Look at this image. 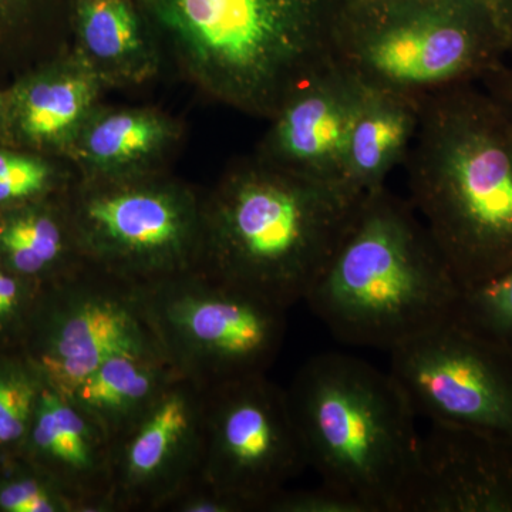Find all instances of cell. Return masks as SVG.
<instances>
[{
    "instance_id": "obj_24",
    "label": "cell",
    "mask_w": 512,
    "mask_h": 512,
    "mask_svg": "<svg viewBox=\"0 0 512 512\" xmlns=\"http://www.w3.org/2000/svg\"><path fill=\"white\" fill-rule=\"evenodd\" d=\"M456 318L512 349V266L464 289Z\"/></svg>"
},
{
    "instance_id": "obj_11",
    "label": "cell",
    "mask_w": 512,
    "mask_h": 512,
    "mask_svg": "<svg viewBox=\"0 0 512 512\" xmlns=\"http://www.w3.org/2000/svg\"><path fill=\"white\" fill-rule=\"evenodd\" d=\"M389 353V373L417 416L512 437V349L453 318Z\"/></svg>"
},
{
    "instance_id": "obj_25",
    "label": "cell",
    "mask_w": 512,
    "mask_h": 512,
    "mask_svg": "<svg viewBox=\"0 0 512 512\" xmlns=\"http://www.w3.org/2000/svg\"><path fill=\"white\" fill-rule=\"evenodd\" d=\"M0 511L79 512L72 500L36 467L0 481Z\"/></svg>"
},
{
    "instance_id": "obj_9",
    "label": "cell",
    "mask_w": 512,
    "mask_h": 512,
    "mask_svg": "<svg viewBox=\"0 0 512 512\" xmlns=\"http://www.w3.org/2000/svg\"><path fill=\"white\" fill-rule=\"evenodd\" d=\"M33 325L26 357L46 386L64 396L111 357H165L143 286L89 264L43 286Z\"/></svg>"
},
{
    "instance_id": "obj_33",
    "label": "cell",
    "mask_w": 512,
    "mask_h": 512,
    "mask_svg": "<svg viewBox=\"0 0 512 512\" xmlns=\"http://www.w3.org/2000/svg\"><path fill=\"white\" fill-rule=\"evenodd\" d=\"M348 2H349V8L343 10L342 15H345V13H348V12H352V10L362 8V6L369 5V3L376 2V0H348ZM342 15H340V16H342ZM340 16H339V18H340Z\"/></svg>"
},
{
    "instance_id": "obj_17",
    "label": "cell",
    "mask_w": 512,
    "mask_h": 512,
    "mask_svg": "<svg viewBox=\"0 0 512 512\" xmlns=\"http://www.w3.org/2000/svg\"><path fill=\"white\" fill-rule=\"evenodd\" d=\"M184 128L154 107L100 104L77 134L67 160L83 180H121L165 171Z\"/></svg>"
},
{
    "instance_id": "obj_4",
    "label": "cell",
    "mask_w": 512,
    "mask_h": 512,
    "mask_svg": "<svg viewBox=\"0 0 512 512\" xmlns=\"http://www.w3.org/2000/svg\"><path fill=\"white\" fill-rule=\"evenodd\" d=\"M463 288L412 202L365 195L306 305L339 342L393 350L456 318Z\"/></svg>"
},
{
    "instance_id": "obj_6",
    "label": "cell",
    "mask_w": 512,
    "mask_h": 512,
    "mask_svg": "<svg viewBox=\"0 0 512 512\" xmlns=\"http://www.w3.org/2000/svg\"><path fill=\"white\" fill-rule=\"evenodd\" d=\"M507 55L490 0H376L340 16L333 39L363 86L414 97L478 83Z\"/></svg>"
},
{
    "instance_id": "obj_8",
    "label": "cell",
    "mask_w": 512,
    "mask_h": 512,
    "mask_svg": "<svg viewBox=\"0 0 512 512\" xmlns=\"http://www.w3.org/2000/svg\"><path fill=\"white\" fill-rule=\"evenodd\" d=\"M143 289L165 359L204 389L264 375L284 345L288 309L202 271Z\"/></svg>"
},
{
    "instance_id": "obj_26",
    "label": "cell",
    "mask_w": 512,
    "mask_h": 512,
    "mask_svg": "<svg viewBox=\"0 0 512 512\" xmlns=\"http://www.w3.org/2000/svg\"><path fill=\"white\" fill-rule=\"evenodd\" d=\"M266 512H370L363 501L345 491L322 483L316 488H282L262 507Z\"/></svg>"
},
{
    "instance_id": "obj_20",
    "label": "cell",
    "mask_w": 512,
    "mask_h": 512,
    "mask_svg": "<svg viewBox=\"0 0 512 512\" xmlns=\"http://www.w3.org/2000/svg\"><path fill=\"white\" fill-rule=\"evenodd\" d=\"M63 197L0 211L3 268L46 286L86 265Z\"/></svg>"
},
{
    "instance_id": "obj_12",
    "label": "cell",
    "mask_w": 512,
    "mask_h": 512,
    "mask_svg": "<svg viewBox=\"0 0 512 512\" xmlns=\"http://www.w3.org/2000/svg\"><path fill=\"white\" fill-rule=\"evenodd\" d=\"M204 399V387L175 377L147 413L114 441V512L164 511L200 480Z\"/></svg>"
},
{
    "instance_id": "obj_1",
    "label": "cell",
    "mask_w": 512,
    "mask_h": 512,
    "mask_svg": "<svg viewBox=\"0 0 512 512\" xmlns=\"http://www.w3.org/2000/svg\"><path fill=\"white\" fill-rule=\"evenodd\" d=\"M410 202L461 288L512 266V119L476 83L421 97Z\"/></svg>"
},
{
    "instance_id": "obj_19",
    "label": "cell",
    "mask_w": 512,
    "mask_h": 512,
    "mask_svg": "<svg viewBox=\"0 0 512 512\" xmlns=\"http://www.w3.org/2000/svg\"><path fill=\"white\" fill-rule=\"evenodd\" d=\"M420 111L421 97L365 86L346 151V190L365 197L386 187L387 177L409 156Z\"/></svg>"
},
{
    "instance_id": "obj_22",
    "label": "cell",
    "mask_w": 512,
    "mask_h": 512,
    "mask_svg": "<svg viewBox=\"0 0 512 512\" xmlns=\"http://www.w3.org/2000/svg\"><path fill=\"white\" fill-rule=\"evenodd\" d=\"M77 178L67 158L0 143V211L63 197Z\"/></svg>"
},
{
    "instance_id": "obj_32",
    "label": "cell",
    "mask_w": 512,
    "mask_h": 512,
    "mask_svg": "<svg viewBox=\"0 0 512 512\" xmlns=\"http://www.w3.org/2000/svg\"><path fill=\"white\" fill-rule=\"evenodd\" d=\"M5 126H6L5 93H3V89H0V143H3V138H5Z\"/></svg>"
},
{
    "instance_id": "obj_3",
    "label": "cell",
    "mask_w": 512,
    "mask_h": 512,
    "mask_svg": "<svg viewBox=\"0 0 512 512\" xmlns=\"http://www.w3.org/2000/svg\"><path fill=\"white\" fill-rule=\"evenodd\" d=\"M163 53L224 106L269 120L333 57L326 0H137Z\"/></svg>"
},
{
    "instance_id": "obj_7",
    "label": "cell",
    "mask_w": 512,
    "mask_h": 512,
    "mask_svg": "<svg viewBox=\"0 0 512 512\" xmlns=\"http://www.w3.org/2000/svg\"><path fill=\"white\" fill-rule=\"evenodd\" d=\"M84 262L138 286L198 271L204 195L167 171L83 180L63 197Z\"/></svg>"
},
{
    "instance_id": "obj_5",
    "label": "cell",
    "mask_w": 512,
    "mask_h": 512,
    "mask_svg": "<svg viewBox=\"0 0 512 512\" xmlns=\"http://www.w3.org/2000/svg\"><path fill=\"white\" fill-rule=\"evenodd\" d=\"M308 466L370 512H402L419 454L412 404L389 370L320 353L286 389Z\"/></svg>"
},
{
    "instance_id": "obj_27",
    "label": "cell",
    "mask_w": 512,
    "mask_h": 512,
    "mask_svg": "<svg viewBox=\"0 0 512 512\" xmlns=\"http://www.w3.org/2000/svg\"><path fill=\"white\" fill-rule=\"evenodd\" d=\"M43 286L22 278L0 265V335L16 328L39 302Z\"/></svg>"
},
{
    "instance_id": "obj_21",
    "label": "cell",
    "mask_w": 512,
    "mask_h": 512,
    "mask_svg": "<svg viewBox=\"0 0 512 512\" xmlns=\"http://www.w3.org/2000/svg\"><path fill=\"white\" fill-rule=\"evenodd\" d=\"M165 357L120 355L101 363L67 394L114 443L178 377Z\"/></svg>"
},
{
    "instance_id": "obj_18",
    "label": "cell",
    "mask_w": 512,
    "mask_h": 512,
    "mask_svg": "<svg viewBox=\"0 0 512 512\" xmlns=\"http://www.w3.org/2000/svg\"><path fill=\"white\" fill-rule=\"evenodd\" d=\"M73 49L106 87H134L157 76L164 53L131 0H73Z\"/></svg>"
},
{
    "instance_id": "obj_29",
    "label": "cell",
    "mask_w": 512,
    "mask_h": 512,
    "mask_svg": "<svg viewBox=\"0 0 512 512\" xmlns=\"http://www.w3.org/2000/svg\"><path fill=\"white\" fill-rule=\"evenodd\" d=\"M164 511L173 512H249L248 504L232 495L222 493L210 484L198 480L181 491L165 507Z\"/></svg>"
},
{
    "instance_id": "obj_28",
    "label": "cell",
    "mask_w": 512,
    "mask_h": 512,
    "mask_svg": "<svg viewBox=\"0 0 512 512\" xmlns=\"http://www.w3.org/2000/svg\"><path fill=\"white\" fill-rule=\"evenodd\" d=\"M39 0H0V63L23 49Z\"/></svg>"
},
{
    "instance_id": "obj_31",
    "label": "cell",
    "mask_w": 512,
    "mask_h": 512,
    "mask_svg": "<svg viewBox=\"0 0 512 512\" xmlns=\"http://www.w3.org/2000/svg\"><path fill=\"white\" fill-rule=\"evenodd\" d=\"M503 26L508 42V55H512V0H490Z\"/></svg>"
},
{
    "instance_id": "obj_2",
    "label": "cell",
    "mask_w": 512,
    "mask_h": 512,
    "mask_svg": "<svg viewBox=\"0 0 512 512\" xmlns=\"http://www.w3.org/2000/svg\"><path fill=\"white\" fill-rule=\"evenodd\" d=\"M362 198L255 156L239 161L204 195L198 271L292 308L328 265Z\"/></svg>"
},
{
    "instance_id": "obj_15",
    "label": "cell",
    "mask_w": 512,
    "mask_h": 512,
    "mask_svg": "<svg viewBox=\"0 0 512 512\" xmlns=\"http://www.w3.org/2000/svg\"><path fill=\"white\" fill-rule=\"evenodd\" d=\"M107 87L76 50H62L18 74L3 89V143L67 158Z\"/></svg>"
},
{
    "instance_id": "obj_14",
    "label": "cell",
    "mask_w": 512,
    "mask_h": 512,
    "mask_svg": "<svg viewBox=\"0 0 512 512\" xmlns=\"http://www.w3.org/2000/svg\"><path fill=\"white\" fill-rule=\"evenodd\" d=\"M402 512H512V437L430 423Z\"/></svg>"
},
{
    "instance_id": "obj_30",
    "label": "cell",
    "mask_w": 512,
    "mask_h": 512,
    "mask_svg": "<svg viewBox=\"0 0 512 512\" xmlns=\"http://www.w3.org/2000/svg\"><path fill=\"white\" fill-rule=\"evenodd\" d=\"M481 87L505 110L512 119V66L498 64L480 80Z\"/></svg>"
},
{
    "instance_id": "obj_16",
    "label": "cell",
    "mask_w": 512,
    "mask_h": 512,
    "mask_svg": "<svg viewBox=\"0 0 512 512\" xmlns=\"http://www.w3.org/2000/svg\"><path fill=\"white\" fill-rule=\"evenodd\" d=\"M22 448L77 511L114 512L113 443L70 397L45 386Z\"/></svg>"
},
{
    "instance_id": "obj_23",
    "label": "cell",
    "mask_w": 512,
    "mask_h": 512,
    "mask_svg": "<svg viewBox=\"0 0 512 512\" xmlns=\"http://www.w3.org/2000/svg\"><path fill=\"white\" fill-rule=\"evenodd\" d=\"M45 386L26 356L0 365V451L22 448Z\"/></svg>"
},
{
    "instance_id": "obj_13",
    "label": "cell",
    "mask_w": 512,
    "mask_h": 512,
    "mask_svg": "<svg viewBox=\"0 0 512 512\" xmlns=\"http://www.w3.org/2000/svg\"><path fill=\"white\" fill-rule=\"evenodd\" d=\"M363 94L365 86L355 74L332 57L275 111L255 157L309 180L345 188L346 151Z\"/></svg>"
},
{
    "instance_id": "obj_10",
    "label": "cell",
    "mask_w": 512,
    "mask_h": 512,
    "mask_svg": "<svg viewBox=\"0 0 512 512\" xmlns=\"http://www.w3.org/2000/svg\"><path fill=\"white\" fill-rule=\"evenodd\" d=\"M308 467L286 389L266 373L205 389L201 480L262 511Z\"/></svg>"
}]
</instances>
